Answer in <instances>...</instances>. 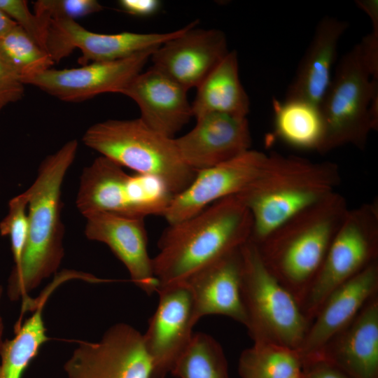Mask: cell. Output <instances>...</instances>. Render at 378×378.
I'll return each instance as SVG.
<instances>
[{"label": "cell", "instance_id": "6da1fadb", "mask_svg": "<svg viewBox=\"0 0 378 378\" xmlns=\"http://www.w3.org/2000/svg\"><path fill=\"white\" fill-rule=\"evenodd\" d=\"M253 220L244 202L232 195L197 214L169 225L153 258L158 287L183 284L194 274L249 240Z\"/></svg>", "mask_w": 378, "mask_h": 378}, {"label": "cell", "instance_id": "7a4b0ae2", "mask_svg": "<svg viewBox=\"0 0 378 378\" xmlns=\"http://www.w3.org/2000/svg\"><path fill=\"white\" fill-rule=\"evenodd\" d=\"M78 146L77 140L73 139L48 155L26 190L29 232L21 260L14 265L8 279L7 295L12 301L27 299L31 291L57 272L64 258L61 190Z\"/></svg>", "mask_w": 378, "mask_h": 378}, {"label": "cell", "instance_id": "3957f363", "mask_svg": "<svg viewBox=\"0 0 378 378\" xmlns=\"http://www.w3.org/2000/svg\"><path fill=\"white\" fill-rule=\"evenodd\" d=\"M349 206L334 191L255 244L260 258L298 303L318 273Z\"/></svg>", "mask_w": 378, "mask_h": 378}, {"label": "cell", "instance_id": "277c9868", "mask_svg": "<svg viewBox=\"0 0 378 378\" xmlns=\"http://www.w3.org/2000/svg\"><path fill=\"white\" fill-rule=\"evenodd\" d=\"M336 164L279 154L268 174L237 196L253 220L249 240L258 244L290 218L335 191Z\"/></svg>", "mask_w": 378, "mask_h": 378}, {"label": "cell", "instance_id": "5b68a950", "mask_svg": "<svg viewBox=\"0 0 378 378\" xmlns=\"http://www.w3.org/2000/svg\"><path fill=\"white\" fill-rule=\"evenodd\" d=\"M377 78L360 43L342 56L320 105L324 137L318 152L346 144L365 148L377 127Z\"/></svg>", "mask_w": 378, "mask_h": 378}, {"label": "cell", "instance_id": "8992f818", "mask_svg": "<svg viewBox=\"0 0 378 378\" xmlns=\"http://www.w3.org/2000/svg\"><path fill=\"white\" fill-rule=\"evenodd\" d=\"M83 141L122 167L160 180L174 195L185 190L196 174L181 160L174 138L153 130L139 118L95 123Z\"/></svg>", "mask_w": 378, "mask_h": 378}, {"label": "cell", "instance_id": "52a82bcc", "mask_svg": "<svg viewBox=\"0 0 378 378\" xmlns=\"http://www.w3.org/2000/svg\"><path fill=\"white\" fill-rule=\"evenodd\" d=\"M241 295L253 342H272L298 350L309 323L293 295L263 263L256 245L240 247Z\"/></svg>", "mask_w": 378, "mask_h": 378}, {"label": "cell", "instance_id": "ba28073f", "mask_svg": "<svg viewBox=\"0 0 378 378\" xmlns=\"http://www.w3.org/2000/svg\"><path fill=\"white\" fill-rule=\"evenodd\" d=\"M174 196L160 180L127 174L122 167L100 155L83 169L76 204L83 216L105 212L145 219L163 216Z\"/></svg>", "mask_w": 378, "mask_h": 378}, {"label": "cell", "instance_id": "9c48e42d", "mask_svg": "<svg viewBox=\"0 0 378 378\" xmlns=\"http://www.w3.org/2000/svg\"><path fill=\"white\" fill-rule=\"evenodd\" d=\"M378 260V202L349 209L316 276L298 302L311 323L328 295Z\"/></svg>", "mask_w": 378, "mask_h": 378}, {"label": "cell", "instance_id": "30bf717a", "mask_svg": "<svg viewBox=\"0 0 378 378\" xmlns=\"http://www.w3.org/2000/svg\"><path fill=\"white\" fill-rule=\"evenodd\" d=\"M278 153L250 149L239 156L196 173L189 186L174 195L163 217L169 225L189 218L214 202L237 195L262 178Z\"/></svg>", "mask_w": 378, "mask_h": 378}, {"label": "cell", "instance_id": "8fae6325", "mask_svg": "<svg viewBox=\"0 0 378 378\" xmlns=\"http://www.w3.org/2000/svg\"><path fill=\"white\" fill-rule=\"evenodd\" d=\"M64 370L68 378H150L152 367L143 334L120 323L98 342H79Z\"/></svg>", "mask_w": 378, "mask_h": 378}, {"label": "cell", "instance_id": "7c38bea8", "mask_svg": "<svg viewBox=\"0 0 378 378\" xmlns=\"http://www.w3.org/2000/svg\"><path fill=\"white\" fill-rule=\"evenodd\" d=\"M157 293L158 304L143 339L151 362L150 378H166L188 347L197 321L186 285L160 286Z\"/></svg>", "mask_w": 378, "mask_h": 378}, {"label": "cell", "instance_id": "4fadbf2b", "mask_svg": "<svg viewBox=\"0 0 378 378\" xmlns=\"http://www.w3.org/2000/svg\"><path fill=\"white\" fill-rule=\"evenodd\" d=\"M156 48L123 59L94 62L78 68H50L24 80L23 83L69 102H83L103 93H120L141 72Z\"/></svg>", "mask_w": 378, "mask_h": 378}, {"label": "cell", "instance_id": "5bb4252c", "mask_svg": "<svg viewBox=\"0 0 378 378\" xmlns=\"http://www.w3.org/2000/svg\"><path fill=\"white\" fill-rule=\"evenodd\" d=\"M183 29L167 33L100 34L86 29L74 20H55L50 21L46 52L55 63L69 56L76 48L82 52L78 60L82 66L90 61H113L156 48L178 36Z\"/></svg>", "mask_w": 378, "mask_h": 378}, {"label": "cell", "instance_id": "9a60e30c", "mask_svg": "<svg viewBox=\"0 0 378 378\" xmlns=\"http://www.w3.org/2000/svg\"><path fill=\"white\" fill-rule=\"evenodd\" d=\"M197 21L183 27L152 54L154 69L187 90L197 88L229 52L225 34L218 29H197Z\"/></svg>", "mask_w": 378, "mask_h": 378}, {"label": "cell", "instance_id": "2e32d148", "mask_svg": "<svg viewBox=\"0 0 378 378\" xmlns=\"http://www.w3.org/2000/svg\"><path fill=\"white\" fill-rule=\"evenodd\" d=\"M174 141L181 160L195 173L234 158L251 146L246 117L222 113L196 118L195 126Z\"/></svg>", "mask_w": 378, "mask_h": 378}, {"label": "cell", "instance_id": "e0dca14e", "mask_svg": "<svg viewBox=\"0 0 378 378\" xmlns=\"http://www.w3.org/2000/svg\"><path fill=\"white\" fill-rule=\"evenodd\" d=\"M85 234L107 245L127 270L131 280L148 295L157 292L153 258L148 252V237L143 218H132L105 212L84 216Z\"/></svg>", "mask_w": 378, "mask_h": 378}, {"label": "cell", "instance_id": "ac0fdd59", "mask_svg": "<svg viewBox=\"0 0 378 378\" xmlns=\"http://www.w3.org/2000/svg\"><path fill=\"white\" fill-rule=\"evenodd\" d=\"M304 358L324 361L351 378H378V294L321 349Z\"/></svg>", "mask_w": 378, "mask_h": 378}, {"label": "cell", "instance_id": "d6986e66", "mask_svg": "<svg viewBox=\"0 0 378 378\" xmlns=\"http://www.w3.org/2000/svg\"><path fill=\"white\" fill-rule=\"evenodd\" d=\"M378 294V260L333 290L308 327L298 350L301 357L314 354L344 329L364 305Z\"/></svg>", "mask_w": 378, "mask_h": 378}, {"label": "cell", "instance_id": "ffe728a7", "mask_svg": "<svg viewBox=\"0 0 378 378\" xmlns=\"http://www.w3.org/2000/svg\"><path fill=\"white\" fill-rule=\"evenodd\" d=\"M188 90L158 70L136 75L120 92L138 105L139 118L153 130L171 138L193 117Z\"/></svg>", "mask_w": 378, "mask_h": 378}, {"label": "cell", "instance_id": "44dd1931", "mask_svg": "<svg viewBox=\"0 0 378 378\" xmlns=\"http://www.w3.org/2000/svg\"><path fill=\"white\" fill-rule=\"evenodd\" d=\"M240 248L200 270L185 284L193 299L197 321L208 315L227 316L246 326L241 295Z\"/></svg>", "mask_w": 378, "mask_h": 378}, {"label": "cell", "instance_id": "7402d4cb", "mask_svg": "<svg viewBox=\"0 0 378 378\" xmlns=\"http://www.w3.org/2000/svg\"><path fill=\"white\" fill-rule=\"evenodd\" d=\"M348 27L346 21L330 15L319 20L285 99L303 100L320 107L331 81L339 41Z\"/></svg>", "mask_w": 378, "mask_h": 378}, {"label": "cell", "instance_id": "603a6c76", "mask_svg": "<svg viewBox=\"0 0 378 378\" xmlns=\"http://www.w3.org/2000/svg\"><path fill=\"white\" fill-rule=\"evenodd\" d=\"M197 89L191 104L195 118L209 113L246 117L249 112L250 101L239 78L235 50L229 51Z\"/></svg>", "mask_w": 378, "mask_h": 378}, {"label": "cell", "instance_id": "cb8c5ba5", "mask_svg": "<svg viewBox=\"0 0 378 378\" xmlns=\"http://www.w3.org/2000/svg\"><path fill=\"white\" fill-rule=\"evenodd\" d=\"M275 132L286 144L318 152L324 137V124L319 106L299 99H273Z\"/></svg>", "mask_w": 378, "mask_h": 378}, {"label": "cell", "instance_id": "d4e9b609", "mask_svg": "<svg viewBox=\"0 0 378 378\" xmlns=\"http://www.w3.org/2000/svg\"><path fill=\"white\" fill-rule=\"evenodd\" d=\"M50 295L43 291L31 302V315L16 325L11 340L4 341L0 351V378H22L41 346L48 340L43 309Z\"/></svg>", "mask_w": 378, "mask_h": 378}, {"label": "cell", "instance_id": "484cf974", "mask_svg": "<svg viewBox=\"0 0 378 378\" xmlns=\"http://www.w3.org/2000/svg\"><path fill=\"white\" fill-rule=\"evenodd\" d=\"M298 350L272 342H253L239 358L241 378H291L302 371Z\"/></svg>", "mask_w": 378, "mask_h": 378}, {"label": "cell", "instance_id": "4316f807", "mask_svg": "<svg viewBox=\"0 0 378 378\" xmlns=\"http://www.w3.org/2000/svg\"><path fill=\"white\" fill-rule=\"evenodd\" d=\"M171 374L178 378H230L222 346L213 337L204 332L194 333Z\"/></svg>", "mask_w": 378, "mask_h": 378}, {"label": "cell", "instance_id": "83f0119b", "mask_svg": "<svg viewBox=\"0 0 378 378\" xmlns=\"http://www.w3.org/2000/svg\"><path fill=\"white\" fill-rule=\"evenodd\" d=\"M0 54L23 80L51 68L55 64L18 24L0 36Z\"/></svg>", "mask_w": 378, "mask_h": 378}, {"label": "cell", "instance_id": "f1b7e54d", "mask_svg": "<svg viewBox=\"0 0 378 378\" xmlns=\"http://www.w3.org/2000/svg\"><path fill=\"white\" fill-rule=\"evenodd\" d=\"M27 192L12 198L8 202V212L0 223V233L8 236L14 264L20 262L27 239L29 232Z\"/></svg>", "mask_w": 378, "mask_h": 378}, {"label": "cell", "instance_id": "f546056e", "mask_svg": "<svg viewBox=\"0 0 378 378\" xmlns=\"http://www.w3.org/2000/svg\"><path fill=\"white\" fill-rule=\"evenodd\" d=\"M0 10L6 13L43 50L50 27V20L29 10L24 0H0Z\"/></svg>", "mask_w": 378, "mask_h": 378}, {"label": "cell", "instance_id": "4dcf8cb0", "mask_svg": "<svg viewBox=\"0 0 378 378\" xmlns=\"http://www.w3.org/2000/svg\"><path fill=\"white\" fill-rule=\"evenodd\" d=\"M103 9L96 0H38L34 3V13L50 20H76Z\"/></svg>", "mask_w": 378, "mask_h": 378}, {"label": "cell", "instance_id": "1f68e13d", "mask_svg": "<svg viewBox=\"0 0 378 378\" xmlns=\"http://www.w3.org/2000/svg\"><path fill=\"white\" fill-rule=\"evenodd\" d=\"M24 85L20 76L0 54V106L20 101L24 96Z\"/></svg>", "mask_w": 378, "mask_h": 378}, {"label": "cell", "instance_id": "d6a6232c", "mask_svg": "<svg viewBox=\"0 0 378 378\" xmlns=\"http://www.w3.org/2000/svg\"><path fill=\"white\" fill-rule=\"evenodd\" d=\"M302 372L304 378H351L344 372L324 361L304 358Z\"/></svg>", "mask_w": 378, "mask_h": 378}, {"label": "cell", "instance_id": "836d02e7", "mask_svg": "<svg viewBox=\"0 0 378 378\" xmlns=\"http://www.w3.org/2000/svg\"><path fill=\"white\" fill-rule=\"evenodd\" d=\"M118 5L125 13L136 17H150L161 8L158 0H120Z\"/></svg>", "mask_w": 378, "mask_h": 378}, {"label": "cell", "instance_id": "e575fe53", "mask_svg": "<svg viewBox=\"0 0 378 378\" xmlns=\"http://www.w3.org/2000/svg\"><path fill=\"white\" fill-rule=\"evenodd\" d=\"M356 2L358 7L369 16L372 24L378 23V3L377 0H358Z\"/></svg>", "mask_w": 378, "mask_h": 378}, {"label": "cell", "instance_id": "d590c367", "mask_svg": "<svg viewBox=\"0 0 378 378\" xmlns=\"http://www.w3.org/2000/svg\"><path fill=\"white\" fill-rule=\"evenodd\" d=\"M17 24L0 10V36L4 34Z\"/></svg>", "mask_w": 378, "mask_h": 378}, {"label": "cell", "instance_id": "8d00e7d4", "mask_svg": "<svg viewBox=\"0 0 378 378\" xmlns=\"http://www.w3.org/2000/svg\"><path fill=\"white\" fill-rule=\"evenodd\" d=\"M3 292H4L3 288L1 286H0V304H1V300L3 295ZM4 324L2 316L0 314V351L2 349V346L5 341L4 340Z\"/></svg>", "mask_w": 378, "mask_h": 378}, {"label": "cell", "instance_id": "74e56055", "mask_svg": "<svg viewBox=\"0 0 378 378\" xmlns=\"http://www.w3.org/2000/svg\"><path fill=\"white\" fill-rule=\"evenodd\" d=\"M291 378H304L302 371Z\"/></svg>", "mask_w": 378, "mask_h": 378}, {"label": "cell", "instance_id": "f35d334b", "mask_svg": "<svg viewBox=\"0 0 378 378\" xmlns=\"http://www.w3.org/2000/svg\"><path fill=\"white\" fill-rule=\"evenodd\" d=\"M2 108H3L2 106H0V111H1V110L2 109Z\"/></svg>", "mask_w": 378, "mask_h": 378}]
</instances>
